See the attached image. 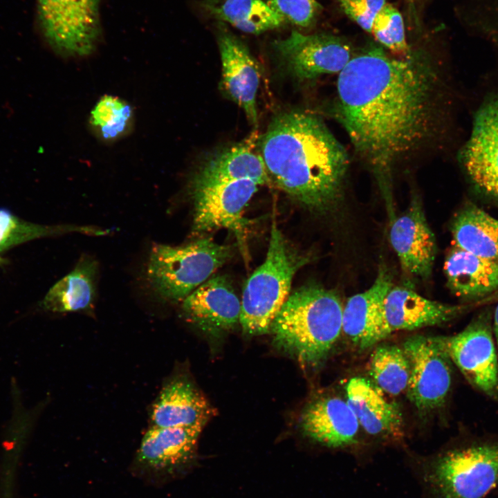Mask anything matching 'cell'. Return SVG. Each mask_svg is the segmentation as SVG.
Returning <instances> with one entry per match:
<instances>
[{"label": "cell", "mask_w": 498, "mask_h": 498, "mask_svg": "<svg viewBox=\"0 0 498 498\" xmlns=\"http://www.w3.org/2000/svg\"><path fill=\"white\" fill-rule=\"evenodd\" d=\"M436 74L420 55L402 58L371 46L338 74L335 115L357 153L373 169L392 208L393 167L426 142L435 113Z\"/></svg>", "instance_id": "obj_1"}, {"label": "cell", "mask_w": 498, "mask_h": 498, "mask_svg": "<svg viewBox=\"0 0 498 498\" xmlns=\"http://www.w3.org/2000/svg\"><path fill=\"white\" fill-rule=\"evenodd\" d=\"M259 154L270 181L310 210L326 212L340 199L348 154L316 116L291 111L275 117Z\"/></svg>", "instance_id": "obj_2"}, {"label": "cell", "mask_w": 498, "mask_h": 498, "mask_svg": "<svg viewBox=\"0 0 498 498\" xmlns=\"http://www.w3.org/2000/svg\"><path fill=\"white\" fill-rule=\"evenodd\" d=\"M343 308L333 290L316 284L296 289L272 324L274 344L304 366L321 365L342 332Z\"/></svg>", "instance_id": "obj_3"}, {"label": "cell", "mask_w": 498, "mask_h": 498, "mask_svg": "<svg viewBox=\"0 0 498 498\" xmlns=\"http://www.w3.org/2000/svg\"><path fill=\"white\" fill-rule=\"evenodd\" d=\"M311 257L292 249L274 221L266 257L247 280L241 300L239 323L243 333L259 335L272 324L290 294L296 273Z\"/></svg>", "instance_id": "obj_4"}, {"label": "cell", "mask_w": 498, "mask_h": 498, "mask_svg": "<svg viewBox=\"0 0 498 498\" xmlns=\"http://www.w3.org/2000/svg\"><path fill=\"white\" fill-rule=\"evenodd\" d=\"M431 498H488L498 488V441L448 449L422 470Z\"/></svg>", "instance_id": "obj_5"}, {"label": "cell", "mask_w": 498, "mask_h": 498, "mask_svg": "<svg viewBox=\"0 0 498 498\" xmlns=\"http://www.w3.org/2000/svg\"><path fill=\"white\" fill-rule=\"evenodd\" d=\"M232 249L210 238L181 246L154 244L147 276L154 292L170 302H182L231 257Z\"/></svg>", "instance_id": "obj_6"}, {"label": "cell", "mask_w": 498, "mask_h": 498, "mask_svg": "<svg viewBox=\"0 0 498 498\" xmlns=\"http://www.w3.org/2000/svg\"><path fill=\"white\" fill-rule=\"evenodd\" d=\"M40 29L53 50L67 58L92 55L100 41V0H37Z\"/></svg>", "instance_id": "obj_7"}, {"label": "cell", "mask_w": 498, "mask_h": 498, "mask_svg": "<svg viewBox=\"0 0 498 498\" xmlns=\"http://www.w3.org/2000/svg\"><path fill=\"white\" fill-rule=\"evenodd\" d=\"M403 349L410 365L409 400L421 414L439 408L450 389L452 370L451 360L436 336H411Z\"/></svg>", "instance_id": "obj_8"}, {"label": "cell", "mask_w": 498, "mask_h": 498, "mask_svg": "<svg viewBox=\"0 0 498 498\" xmlns=\"http://www.w3.org/2000/svg\"><path fill=\"white\" fill-rule=\"evenodd\" d=\"M436 338L465 379L498 400V359L486 317L477 318L457 334Z\"/></svg>", "instance_id": "obj_9"}, {"label": "cell", "mask_w": 498, "mask_h": 498, "mask_svg": "<svg viewBox=\"0 0 498 498\" xmlns=\"http://www.w3.org/2000/svg\"><path fill=\"white\" fill-rule=\"evenodd\" d=\"M273 46L288 71L299 80L339 74L353 57L349 44L326 34L304 35L292 30Z\"/></svg>", "instance_id": "obj_10"}, {"label": "cell", "mask_w": 498, "mask_h": 498, "mask_svg": "<svg viewBox=\"0 0 498 498\" xmlns=\"http://www.w3.org/2000/svg\"><path fill=\"white\" fill-rule=\"evenodd\" d=\"M259 185L250 179L192 186L194 205L193 232L202 234L219 228L240 237L247 221L243 210Z\"/></svg>", "instance_id": "obj_11"}, {"label": "cell", "mask_w": 498, "mask_h": 498, "mask_svg": "<svg viewBox=\"0 0 498 498\" xmlns=\"http://www.w3.org/2000/svg\"><path fill=\"white\" fill-rule=\"evenodd\" d=\"M392 287V276L381 264L373 284L350 297L344 306L342 332L360 351L374 347L391 333L386 320L385 302Z\"/></svg>", "instance_id": "obj_12"}, {"label": "cell", "mask_w": 498, "mask_h": 498, "mask_svg": "<svg viewBox=\"0 0 498 498\" xmlns=\"http://www.w3.org/2000/svg\"><path fill=\"white\" fill-rule=\"evenodd\" d=\"M241 300L228 279L209 278L183 301L181 312L187 322L204 333L219 336L239 322Z\"/></svg>", "instance_id": "obj_13"}, {"label": "cell", "mask_w": 498, "mask_h": 498, "mask_svg": "<svg viewBox=\"0 0 498 498\" xmlns=\"http://www.w3.org/2000/svg\"><path fill=\"white\" fill-rule=\"evenodd\" d=\"M215 409L189 379L175 374L163 382L149 410L150 427L203 428Z\"/></svg>", "instance_id": "obj_14"}, {"label": "cell", "mask_w": 498, "mask_h": 498, "mask_svg": "<svg viewBox=\"0 0 498 498\" xmlns=\"http://www.w3.org/2000/svg\"><path fill=\"white\" fill-rule=\"evenodd\" d=\"M462 159L475 185L498 197V94L477 111Z\"/></svg>", "instance_id": "obj_15"}, {"label": "cell", "mask_w": 498, "mask_h": 498, "mask_svg": "<svg viewBox=\"0 0 498 498\" xmlns=\"http://www.w3.org/2000/svg\"><path fill=\"white\" fill-rule=\"evenodd\" d=\"M217 43L222 64L221 84L227 95L257 124V93L260 68L246 46L225 27H219Z\"/></svg>", "instance_id": "obj_16"}, {"label": "cell", "mask_w": 498, "mask_h": 498, "mask_svg": "<svg viewBox=\"0 0 498 498\" xmlns=\"http://www.w3.org/2000/svg\"><path fill=\"white\" fill-rule=\"evenodd\" d=\"M389 239L403 270L423 279L430 277L436 243L419 199H413L407 210L391 222Z\"/></svg>", "instance_id": "obj_17"}, {"label": "cell", "mask_w": 498, "mask_h": 498, "mask_svg": "<svg viewBox=\"0 0 498 498\" xmlns=\"http://www.w3.org/2000/svg\"><path fill=\"white\" fill-rule=\"evenodd\" d=\"M202 428L149 427L135 457L139 470L151 475L172 474L192 459Z\"/></svg>", "instance_id": "obj_18"}, {"label": "cell", "mask_w": 498, "mask_h": 498, "mask_svg": "<svg viewBox=\"0 0 498 498\" xmlns=\"http://www.w3.org/2000/svg\"><path fill=\"white\" fill-rule=\"evenodd\" d=\"M300 427L313 441L329 448H341L357 443L359 423L347 400L326 396L305 407Z\"/></svg>", "instance_id": "obj_19"}, {"label": "cell", "mask_w": 498, "mask_h": 498, "mask_svg": "<svg viewBox=\"0 0 498 498\" xmlns=\"http://www.w3.org/2000/svg\"><path fill=\"white\" fill-rule=\"evenodd\" d=\"M345 390L348 405L368 434L393 440L403 437V418L399 406L388 400L374 382L353 377L347 383Z\"/></svg>", "instance_id": "obj_20"}, {"label": "cell", "mask_w": 498, "mask_h": 498, "mask_svg": "<svg viewBox=\"0 0 498 498\" xmlns=\"http://www.w3.org/2000/svg\"><path fill=\"white\" fill-rule=\"evenodd\" d=\"M464 308L429 299L405 286H393L385 298V312L388 328L411 331L445 323Z\"/></svg>", "instance_id": "obj_21"}, {"label": "cell", "mask_w": 498, "mask_h": 498, "mask_svg": "<svg viewBox=\"0 0 498 498\" xmlns=\"http://www.w3.org/2000/svg\"><path fill=\"white\" fill-rule=\"evenodd\" d=\"M255 137L223 149L210 157L196 172L192 186L250 179L259 185L270 178L259 153L255 150Z\"/></svg>", "instance_id": "obj_22"}, {"label": "cell", "mask_w": 498, "mask_h": 498, "mask_svg": "<svg viewBox=\"0 0 498 498\" xmlns=\"http://www.w3.org/2000/svg\"><path fill=\"white\" fill-rule=\"evenodd\" d=\"M98 273L97 261L83 255L75 268L48 290L40 306L53 313L93 312Z\"/></svg>", "instance_id": "obj_23"}, {"label": "cell", "mask_w": 498, "mask_h": 498, "mask_svg": "<svg viewBox=\"0 0 498 498\" xmlns=\"http://www.w3.org/2000/svg\"><path fill=\"white\" fill-rule=\"evenodd\" d=\"M448 287L460 297H479L498 289V260L482 258L456 246L444 264Z\"/></svg>", "instance_id": "obj_24"}, {"label": "cell", "mask_w": 498, "mask_h": 498, "mask_svg": "<svg viewBox=\"0 0 498 498\" xmlns=\"http://www.w3.org/2000/svg\"><path fill=\"white\" fill-rule=\"evenodd\" d=\"M455 246L478 257L498 260V219L483 210L470 206L454 220Z\"/></svg>", "instance_id": "obj_25"}, {"label": "cell", "mask_w": 498, "mask_h": 498, "mask_svg": "<svg viewBox=\"0 0 498 498\" xmlns=\"http://www.w3.org/2000/svg\"><path fill=\"white\" fill-rule=\"evenodd\" d=\"M206 10L216 19L253 35L277 28L286 22L264 0H223Z\"/></svg>", "instance_id": "obj_26"}, {"label": "cell", "mask_w": 498, "mask_h": 498, "mask_svg": "<svg viewBox=\"0 0 498 498\" xmlns=\"http://www.w3.org/2000/svg\"><path fill=\"white\" fill-rule=\"evenodd\" d=\"M67 233L104 236L107 231L95 226L37 224L20 219L7 209L0 208V266L6 262L1 257L2 253L10 248L36 239Z\"/></svg>", "instance_id": "obj_27"}, {"label": "cell", "mask_w": 498, "mask_h": 498, "mask_svg": "<svg viewBox=\"0 0 498 498\" xmlns=\"http://www.w3.org/2000/svg\"><path fill=\"white\" fill-rule=\"evenodd\" d=\"M369 374L383 392L398 396L407 390L410 365L403 348L396 344H380L372 351Z\"/></svg>", "instance_id": "obj_28"}, {"label": "cell", "mask_w": 498, "mask_h": 498, "mask_svg": "<svg viewBox=\"0 0 498 498\" xmlns=\"http://www.w3.org/2000/svg\"><path fill=\"white\" fill-rule=\"evenodd\" d=\"M133 118V107L126 100L118 96L104 95L92 109L89 123L99 138L112 142L129 132Z\"/></svg>", "instance_id": "obj_29"}, {"label": "cell", "mask_w": 498, "mask_h": 498, "mask_svg": "<svg viewBox=\"0 0 498 498\" xmlns=\"http://www.w3.org/2000/svg\"><path fill=\"white\" fill-rule=\"evenodd\" d=\"M371 33L382 45L394 52L404 55L410 52L402 15L389 3H387L376 16Z\"/></svg>", "instance_id": "obj_30"}, {"label": "cell", "mask_w": 498, "mask_h": 498, "mask_svg": "<svg viewBox=\"0 0 498 498\" xmlns=\"http://www.w3.org/2000/svg\"><path fill=\"white\" fill-rule=\"evenodd\" d=\"M284 20L299 27H308L315 20L320 5L316 0H264Z\"/></svg>", "instance_id": "obj_31"}, {"label": "cell", "mask_w": 498, "mask_h": 498, "mask_svg": "<svg viewBox=\"0 0 498 498\" xmlns=\"http://www.w3.org/2000/svg\"><path fill=\"white\" fill-rule=\"evenodd\" d=\"M343 12L363 30L371 32L374 20L386 0H338Z\"/></svg>", "instance_id": "obj_32"}, {"label": "cell", "mask_w": 498, "mask_h": 498, "mask_svg": "<svg viewBox=\"0 0 498 498\" xmlns=\"http://www.w3.org/2000/svg\"><path fill=\"white\" fill-rule=\"evenodd\" d=\"M494 329H495V333L497 339V342L498 345V304L496 306L495 311V315H494Z\"/></svg>", "instance_id": "obj_33"}, {"label": "cell", "mask_w": 498, "mask_h": 498, "mask_svg": "<svg viewBox=\"0 0 498 498\" xmlns=\"http://www.w3.org/2000/svg\"><path fill=\"white\" fill-rule=\"evenodd\" d=\"M223 0H205L203 3V6L204 8H208L217 5L220 2H221Z\"/></svg>", "instance_id": "obj_34"}, {"label": "cell", "mask_w": 498, "mask_h": 498, "mask_svg": "<svg viewBox=\"0 0 498 498\" xmlns=\"http://www.w3.org/2000/svg\"><path fill=\"white\" fill-rule=\"evenodd\" d=\"M409 2L412 3L414 2V0H409Z\"/></svg>", "instance_id": "obj_35"}]
</instances>
